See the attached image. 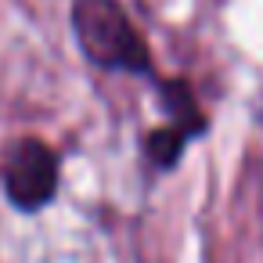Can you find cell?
<instances>
[{
    "label": "cell",
    "instance_id": "6da1fadb",
    "mask_svg": "<svg viewBox=\"0 0 263 263\" xmlns=\"http://www.w3.org/2000/svg\"><path fill=\"white\" fill-rule=\"evenodd\" d=\"M72 36L98 69L159 80L152 51L119 0H72Z\"/></svg>",
    "mask_w": 263,
    "mask_h": 263
},
{
    "label": "cell",
    "instance_id": "3957f363",
    "mask_svg": "<svg viewBox=\"0 0 263 263\" xmlns=\"http://www.w3.org/2000/svg\"><path fill=\"white\" fill-rule=\"evenodd\" d=\"M191 137H195L191 130H184V126H177V123H166L162 130H152V134H148V141H144L148 159H152L155 166L170 170V166H177V159H180V152H184V144H187Z\"/></svg>",
    "mask_w": 263,
    "mask_h": 263
},
{
    "label": "cell",
    "instance_id": "7a4b0ae2",
    "mask_svg": "<svg viewBox=\"0 0 263 263\" xmlns=\"http://www.w3.org/2000/svg\"><path fill=\"white\" fill-rule=\"evenodd\" d=\"M4 191L18 209H40L58 191V155L36 141L22 137L4 155Z\"/></svg>",
    "mask_w": 263,
    "mask_h": 263
}]
</instances>
